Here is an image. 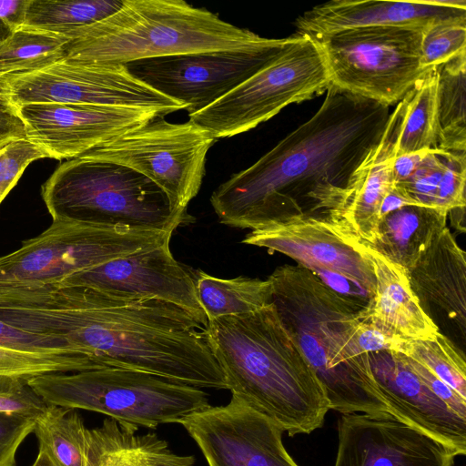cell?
Segmentation results:
<instances>
[{
    "label": "cell",
    "mask_w": 466,
    "mask_h": 466,
    "mask_svg": "<svg viewBox=\"0 0 466 466\" xmlns=\"http://www.w3.org/2000/svg\"><path fill=\"white\" fill-rule=\"evenodd\" d=\"M318 111L211 195L221 224L255 229L295 209L328 217L379 143L390 112L382 104L329 86Z\"/></svg>",
    "instance_id": "2"
},
{
    "label": "cell",
    "mask_w": 466,
    "mask_h": 466,
    "mask_svg": "<svg viewBox=\"0 0 466 466\" xmlns=\"http://www.w3.org/2000/svg\"><path fill=\"white\" fill-rule=\"evenodd\" d=\"M330 86L317 41L296 40L256 74L188 119L216 140L247 132L285 106L326 92Z\"/></svg>",
    "instance_id": "10"
},
{
    "label": "cell",
    "mask_w": 466,
    "mask_h": 466,
    "mask_svg": "<svg viewBox=\"0 0 466 466\" xmlns=\"http://www.w3.org/2000/svg\"><path fill=\"white\" fill-rule=\"evenodd\" d=\"M215 141L190 119L171 123L157 116L78 157L142 174L165 192L176 216L187 222V206L201 187L208 152Z\"/></svg>",
    "instance_id": "11"
},
{
    "label": "cell",
    "mask_w": 466,
    "mask_h": 466,
    "mask_svg": "<svg viewBox=\"0 0 466 466\" xmlns=\"http://www.w3.org/2000/svg\"><path fill=\"white\" fill-rule=\"evenodd\" d=\"M46 157L26 138L13 140L0 148V204L17 184L27 166Z\"/></svg>",
    "instance_id": "36"
},
{
    "label": "cell",
    "mask_w": 466,
    "mask_h": 466,
    "mask_svg": "<svg viewBox=\"0 0 466 466\" xmlns=\"http://www.w3.org/2000/svg\"><path fill=\"white\" fill-rule=\"evenodd\" d=\"M376 387L390 414L438 441L456 457L466 454V419L436 396L407 362L403 353H368Z\"/></svg>",
    "instance_id": "19"
},
{
    "label": "cell",
    "mask_w": 466,
    "mask_h": 466,
    "mask_svg": "<svg viewBox=\"0 0 466 466\" xmlns=\"http://www.w3.org/2000/svg\"><path fill=\"white\" fill-rule=\"evenodd\" d=\"M420 50L425 70L437 68L466 53V17L442 19L427 25Z\"/></svg>",
    "instance_id": "34"
},
{
    "label": "cell",
    "mask_w": 466,
    "mask_h": 466,
    "mask_svg": "<svg viewBox=\"0 0 466 466\" xmlns=\"http://www.w3.org/2000/svg\"><path fill=\"white\" fill-rule=\"evenodd\" d=\"M35 425V418L0 413V466H15L17 450Z\"/></svg>",
    "instance_id": "39"
},
{
    "label": "cell",
    "mask_w": 466,
    "mask_h": 466,
    "mask_svg": "<svg viewBox=\"0 0 466 466\" xmlns=\"http://www.w3.org/2000/svg\"><path fill=\"white\" fill-rule=\"evenodd\" d=\"M453 154L441 149L428 150L412 174L394 186L413 204L439 208L441 182Z\"/></svg>",
    "instance_id": "35"
},
{
    "label": "cell",
    "mask_w": 466,
    "mask_h": 466,
    "mask_svg": "<svg viewBox=\"0 0 466 466\" xmlns=\"http://www.w3.org/2000/svg\"><path fill=\"white\" fill-rule=\"evenodd\" d=\"M334 466H454L443 444L390 414H341Z\"/></svg>",
    "instance_id": "18"
},
{
    "label": "cell",
    "mask_w": 466,
    "mask_h": 466,
    "mask_svg": "<svg viewBox=\"0 0 466 466\" xmlns=\"http://www.w3.org/2000/svg\"><path fill=\"white\" fill-rule=\"evenodd\" d=\"M27 382L48 404L98 412L137 428L179 423L210 406L202 389L120 368L48 373Z\"/></svg>",
    "instance_id": "7"
},
{
    "label": "cell",
    "mask_w": 466,
    "mask_h": 466,
    "mask_svg": "<svg viewBox=\"0 0 466 466\" xmlns=\"http://www.w3.org/2000/svg\"><path fill=\"white\" fill-rule=\"evenodd\" d=\"M195 441L208 466H299L287 451L283 430L231 396L179 422Z\"/></svg>",
    "instance_id": "16"
},
{
    "label": "cell",
    "mask_w": 466,
    "mask_h": 466,
    "mask_svg": "<svg viewBox=\"0 0 466 466\" xmlns=\"http://www.w3.org/2000/svg\"><path fill=\"white\" fill-rule=\"evenodd\" d=\"M41 196L52 220L170 232L186 223L150 179L105 161L62 163L42 185Z\"/></svg>",
    "instance_id": "6"
},
{
    "label": "cell",
    "mask_w": 466,
    "mask_h": 466,
    "mask_svg": "<svg viewBox=\"0 0 466 466\" xmlns=\"http://www.w3.org/2000/svg\"><path fill=\"white\" fill-rule=\"evenodd\" d=\"M437 68L426 72L406 94V106L396 145V157L435 150L439 142Z\"/></svg>",
    "instance_id": "27"
},
{
    "label": "cell",
    "mask_w": 466,
    "mask_h": 466,
    "mask_svg": "<svg viewBox=\"0 0 466 466\" xmlns=\"http://www.w3.org/2000/svg\"><path fill=\"white\" fill-rule=\"evenodd\" d=\"M0 320L66 340L100 366L228 390L192 314L157 299H127L55 284L0 289Z\"/></svg>",
    "instance_id": "1"
},
{
    "label": "cell",
    "mask_w": 466,
    "mask_h": 466,
    "mask_svg": "<svg viewBox=\"0 0 466 466\" xmlns=\"http://www.w3.org/2000/svg\"><path fill=\"white\" fill-rule=\"evenodd\" d=\"M28 3L29 0H0V45L23 26Z\"/></svg>",
    "instance_id": "42"
},
{
    "label": "cell",
    "mask_w": 466,
    "mask_h": 466,
    "mask_svg": "<svg viewBox=\"0 0 466 466\" xmlns=\"http://www.w3.org/2000/svg\"><path fill=\"white\" fill-rule=\"evenodd\" d=\"M104 368L89 358L75 353H28L0 348V377L30 380L61 372H75Z\"/></svg>",
    "instance_id": "33"
},
{
    "label": "cell",
    "mask_w": 466,
    "mask_h": 466,
    "mask_svg": "<svg viewBox=\"0 0 466 466\" xmlns=\"http://www.w3.org/2000/svg\"><path fill=\"white\" fill-rule=\"evenodd\" d=\"M428 150L399 156L393 164L395 184L406 180L418 167Z\"/></svg>",
    "instance_id": "44"
},
{
    "label": "cell",
    "mask_w": 466,
    "mask_h": 466,
    "mask_svg": "<svg viewBox=\"0 0 466 466\" xmlns=\"http://www.w3.org/2000/svg\"><path fill=\"white\" fill-rule=\"evenodd\" d=\"M425 27H361L312 38L322 51L331 86L390 106L429 71L421 66Z\"/></svg>",
    "instance_id": "8"
},
{
    "label": "cell",
    "mask_w": 466,
    "mask_h": 466,
    "mask_svg": "<svg viewBox=\"0 0 466 466\" xmlns=\"http://www.w3.org/2000/svg\"><path fill=\"white\" fill-rule=\"evenodd\" d=\"M403 97L390 115L379 143L354 172L338 210L326 218L344 237L371 244L384 198L394 187L393 164L404 116Z\"/></svg>",
    "instance_id": "20"
},
{
    "label": "cell",
    "mask_w": 466,
    "mask_h": 466,
    "mask_svg": "<svg viewBox=\"0 0 466 466\" xmlns=\"http://www.w3.org/2000/svg\"><path fill=\"white\" fill-rule=\"evenodd\" d=\"M437 70L438 148L451 153H466V53L438 66Z\"/></svg>",
    "instance_id": "30"
},
{
    "label": "cell",
    "mask_w": 466,
    "mask_h": 466,
    "mask_svg": "<svg viewBox=\"0 0 466 466\" xmlns=\"http://www.w3.org/2000/svg\"><path fill=\"white\" fill-rule=\"evenodd\" d=\"M410 288L423 305L448 317L465 337L466 258L449 230L443 228L431 241L407 272Z\"/></svg>",
    "instance_id": "22"
},
{
    "label": "cell",
    "mask_w": 466,
    "mask_h": 466,
    "mask_svg": "<svg viewBox=\"0 0 466 466\" xmlns=\"http://www.w3.org/2000/svg\"><path fill=\"white\" fill-rule=\"evenodd\" d=\"M92 289L127 299H157L192 314L204 327L207 317L198 301L195 276L170 250V240L116 258L54 283Z\"/></svg>",
    "instance_id": "15"
},
{
    "label": "cell",
    "mask_w": 466,
    "mask_h": 466,
    "mask_svg": "<svg viewBox=\"0 0 466 466\" xmlns=\"http://www.w3.org/2000/svg\"><path fill=\"white\" fill-rule=\"evenodd\" d=\"M268 279L271 303L319 380L329 410L390 414L368 353L360 354L355 344L359 324L368 318V304L338 293L298 265L279 266Z\"/></svg>",
    "instance_id": "4"
},
{
    "label": "cell",
    "mask_w": 466,
    "mask_h": 466,
    "mask_svg": "<svg viewBox=\"0 0 466 466\" xmlns=\"http://www.w3.org/2000/svg\"><path fill=\"white\" fill-rule=\"evenodd\" d=\"M242 242L289 257L331 289L363 304L375 295L374 271L367 255L324 217L288 211L252 229Z\"/></svg>",
    "instance_id": "12"
},
{
    "label": "cell",
    "mask_w": 466,
    "mask_h": 466,
    "mask_svg": "<svg viewBox=\"0 0 466 466\" xmlns=\"http://www.w3.org/2000/svg\"><path fill=\"white\" fill-rule=\"evenodd\" d=\"M364 319L359 324L355 338L357 350L360 354L397 350L401 340L394 339Z\"/></svg>",
    "instance_id": "41"
},
{
    "label": "cell",
    "mask_w": 466,
    "mask_h": 466,
    "mask_svg": "<svg viewBox=\"0 0 466 466\" xmlns=\"http://www.w3.org/2000/svg\"><path fill=\"white\" fill-rule=\"evenodd\" d=\"M39 449L58 466H87L88 429L75 410L48 404L35 419Z\"/></svg>",
    "instance_id": "29"
},
{
    "label": "cell",
    "mask_w": 466,
    "mask_h": 466,
    "mask_svg": "<svg viewBox=\"0 0 466 466\" xmlns=\"http://www.w3.org/2000/svg\"><path fill=\"white\" fill-rule=\"evenodd\" d=\"M124 0H29L22 28L67 34L114 15Z\"/></svg>",
    "instance_id": "28"
},
{
    "label": "cell",
    "mask_w": 466,
    "mask_h": 466,
    "mask_svg": "<svg viewBox=\"0 0 466 466\" xmlns=\"http://www.w3.org/2000/svg\"><path fill=\"white\" fill-rule=\"evenodd\" d=\"M0 348L28 353L80 354L60 338L25 331L2 320H0Z\"/></svg>",
    "instance_id": "38"
},
{
    "label": "cell",
    "mask_w": 466,
    "mask_h": 466,
    "mask_svg": "<svg viewBox=\"0 0 466 466\" xmlns=\"http://www.w3.org/2000/svg\"><path fill=\"white\" fill-rule=\"evenodd\" d=\"M15 109L25 138L46 157L59 160L78 157L161 116L141 108L79 104H28Z\"/></svg>",
    "instance_id": "17"
},
{
    "label": "cell",
    "mask_w": 466,
    "mask_h": 466,
    "mask_svg": "<svg viewBox=\"0 0 466 466\" xmlns=\"http://www.w3.org/2000/svg\"><path fill=\"white\" fill-rule=\"evenodd\" d=\"M194 276L197 296L208 320L249 314L271 303L268 279H220L202 270Z\"/></svg>",
    "instance_id": "26"
},
{
    "label": "cell",
    "mask_w": 466,
    "mask_h": 466,
    "mask_svg": "<svg viewBox=\"0 0 466 466\" xmlns=\"http://www.w3.org/2000/svg\"><path fill=\"white\" fill-rule=\"evenodd\" d=\"M62 62L113 65L187 53L251 49L275 38L182 0H124L109 17L66 35Z\"/></svg>",
    "instance_id": "5"
},
{
    "label": "cell",
    "mask_w": 466,
    "mask_h": 466,
    "mask_svg": "<svg viewBox=\"0 0 466 466\" xmlns=\"http://www.w3.org/2000/svg\"><path fill=\"white\" fill-rule=\"evenodd\" d=\"M405 357L410 368L429 387V389L443 402H445L455 413L466 419V399L462 398L422 364L406 355Z\"/></svg>",
    "instance_id": "40"
},
{
    "label": "cell",
    "mask_w": 466,
    "mask_h": 466,
    "mask_svg": "<svg viewBox=\"0 0 466 466\" xmlns=\"http://www.w3.org/2000/svg\"><path fill=\"white\" fill-rule=\"evenodd\" d=\"M297 35L275 38L265 46L187 53L125 64L129 73L160 94L186 106L204 109L275 59Z\"/></svg>",
    "instance_id": "14"
},
{
    "label": "cell",
    "mask_w": 466,
    "mask_h": 466,
    "mask_svg": "<svg viewBox=\"0 0 466 466\" xmlns=\"http://www.w3.org/2000/svg\"><path fill=\"white\" fill-rule=\"evenodd\" d=\"M69 39L64 35L20 28L0 45V77L39 70L65 58Z\"/></svg>",
    "instance_id": "31"
},
{
    "label": "cell",
    "mask_w": 466,
    "mask_h": 466,
    "mask_svg": "<svg viewBox=\"0 0 466 466\" xmlns=\"http://www.w3.org/2000/svg\"><path fill=\"white\" fill-rule=\"evenodd\" d=\"M137 427L114 419L88 429L87 466H194L193 455L172 451L155 433L136 434Z\"/></svg>",
    "instance_id": "24"
},
{
    "label": "cell",
    "mask_w": 466,
    "mask_h": 466,
    "mask_svg": "<svg viewBox=\"0 0 466 466\" xmlns=\"http://www.w3.org/2000/svg\"><path fill=\"white\" fill-rule=\"evenodd\" d=\"M466 17L465 0L379 1L332 0L305 12L295 21L298 35L318 37L371 26L418 25Z\"/></svg>",
    "instance_id": "21"
},
{
    "label": "cell",
    "mask_w": 466,
    "mask_h": 466,
    "mask_svg": "<svg viewBox=\"0 0 466 466\" xmlns=\"http://www.w3.org/2000/svg\"><path fill=\"white\" fill-rule=\"evenodd\" d=\"M358 243L372 266L376 280L375 295L368 303L367 320L397 340L435 336L439 327L412 291L407 272L369 246Z\"/></svg>",
    "instance_id": "23"
},
{
    "label": "cell",
    "mask_w": 466,
    "mask_h": 466,
    "mask_svg": "<svg viewBox=\"0 0 466 466\" xmlns=\"http://www.w3.org/2000/svg\"><path fill=\"white\" fill-rule=\"evenodd\" d=\"M0 95L15 108L28 104H79L157 112L165 116L186 106L148 86L125 65L58 62L0 77Z\"/></svg>",
    "instance_id": "13"
},
{
    "label": "cell",
    "mask_w": 466,
    "mask_h": 466,
    "mask_svg": "<svg viewBox=\"0 0 466 466\" xmlns=\"http://www.w3.org/2000/svg\"><path fill=\"white\" fill-rule=\"evenodd\" d=\"M447 217L448 212L441 208L407 205L383 215L373 242L363 244L408 272L446 228Z\"/></svg>",
    "instance_id": "25"
},
{
    "label": "cell",
    "mask_w": 466,
    "mask_h": 466,
    "mask_svg": "<svg viewBox=\"0 0 466 466\" xmlns=\"http://www.w3.org/2000/svg\"><path fill=\"white\" fill-rule=\"evenodd\" d=\"M27 380L0 377V413L37 418L48 406Z\"/></svg>",
    "instance_id": "37"
},
{
    "label": "cell",
    "mask_w": 466,
    "mask_h": 466,
    "mask_svg": "<svg viewBox=\"0 0 466 466\" xmlns=\"http://www.w3.org/2000/svg\"><path fill=\"white\" fill-rule=\"evenodd\" d=\"M173 232L53 220L0 256V289L57 283L76 272L169 241Z\"/></svg>",
    "instance_id": "9"
},
{
    "label": "cell",
    "mask_w": 466,
    "mask_h": 466,
    "mask_svg": "<svg viewBox=\"0 0 466 466\" xmlns=\"http://www.w3.org/2000/svg\"><path fill=\"white\" fill-rule=\"evenodd\" d=\"M31 466H58L53 459L42 449H39L38 454Z\"/></svg>",
    "instance_id": "45"
},
{
    "label": "cell",
    "mask_w": 466,
    "mask_h": 466,
    "mask_svg": "<svg viewBox=\"0 0 466 466\" xmlns=\"http://www.w3.org/2000/svg\"><path fill=\"white\" fill-rule=\"evenodd\" d=\"M202 335L231 396L289 436L322 427L329 410L325 390L273 303L209 319Z\"/></svg>",
    "instance_id": "3"
},
{
    "label": "cell",
    "mask_w": 466,
    "mask_h": 466,
    "mask_svg": "<svg viewBox=\"0 0 466 466\" xmlns=\"http://www.w3.org/2000/svg\"><path fill=\"white\" fill-rule=\"evenodd\" d=\"M396 351L422 364L466 399L465 356L445 335L439 331L430 339L401 340Z\"/></svg>",
    "instance_id": "32"
},
{
    "label": "cell",
    "mask_w": 466,
    "mask_h": 466,
    "mask_svg": "<svg viewBox=\"0 0 466 466\" xmlns=\"http://www.w3.org/2000/svg\"><path fill=\"white\" fill-rule=\"evenodd\" d=\"M25 138L24 125L15 109L0 95V148L13 140Z\"/></svg>",
    "instance_id": "43"
}]
</instances>
